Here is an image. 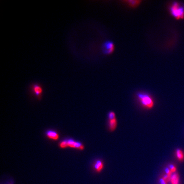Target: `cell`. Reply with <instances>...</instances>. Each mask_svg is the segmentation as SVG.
<instances>
[{
    "mask_svg": "<svg viewBox=\"0 0 184 184\" xmlns=\"http://www.w3.org/2000/svg\"><path fill=\"white\" fill-rule=\"evenodd\" d=\"M171 15L177 19H183L184 18V7L177 2H174L170 8Z\"/></svg>",
    "mask_w": 184,
    "mask_h": 184,
    "instance_id": "1",
    "label": "cell"
},
{
    "mask_svg": "<svg viewBox=\"0 0 184 184\" xmlns=\"http://www.w3.org/2000/svg\"><path fill=\"white\" fill-rule=\"evenodd\" d=\"M138 98L143 106L148 109H152L154 106V102L149 95L144 93L137 94Z\"/></svg>",
    "mask_w": 184,
    "mask_h": 184,
    "instance_id": "2",
    "label": "cell"
},
{
    "mask_svg": "<svg viewBox=\"0 0 184 184\" xmlns=\"http://www.w3.org/2000/svg\"><path fill=\"white\" fill-rule=\"evenodd\" d=\"M30 90L32 93L38 99H41V98L43 89L41 84L39 83L33 84L30 86Z\"/></svg>",
    "mask_w": 184,
    "mask_h": 184,
    "instance_id": "3",
    "label": "cell"
},
{
    "mask_svg": "<svg viewBox=\"0 0 184 184\" xmlns=\"http://www.w3.org/2000/svg\"><path fill=\"white\" fill-rule=\"evenodd\" d=\"M102 49V52L104 54L110 55L113 53L114 50V44L111 41H107L103 43Z\"/></svg>",
    "mask_w": 184,
    "mask_h": 184,
    "instance_id": "4",
    "label": "cell"
},
{
    "mask_svg": "<svg viewBox=\"0 0 184 184\" xmlns=\"http://www.w3.org/2000/svg\"><path fill=\"white\" fill-rule=\"evenodd\" d=\"M46 136L52 140L57 141L59 138V135L57 132H56L55 130H48L45 133Z\"/></svg>",
    "mask_w": 184,
    "mask_h": 184,
    "instance_id": "5",
    "label": "cell"
},
{
    "mask_svg": "<svg viewBox=\"0 0 184 184\" xmlns=\"http://www.w3.org/2000/svg\"><path fill=\"white\" fill-rule=\"evenodd\" d=\"M94 168L97 173L102 171L104 168V163L101 160H98L95 162L94 164Z\"/></svg>",
    "mask_w": 184,
    "mask_h": 184,
    "instance_id": "6",
    "label": "cell"
},
{
    "mask_svg": "<svg viewBox=\"0 0 184 184\" xmlns=\"http://www.w3.org/2000/svg\"><path fill=\"white\" fill-rule=\"evenodd\" d=\"M170 182L171 184H180V177L178 173H174L172 174Z\"/></svg>",
    "mask_w": 184,
    "mask_h": 184,
    "instance_id": "7",
    "label": "cell"
},
{
    "mask_svg": "<svg viewBox=\"0 0 184 184\" xmlns=\"http://www.w3.org/2000/svg\"><path fill=\"white\" fill-rule=\"evenodd\" d=\"M117 122L116 119L109 120V126L110 130L113 131L114 130H115L116 127H117Z\"/></svg>",
    "mask_w": 184,
    "mask_h": 184,
    "instance_id": "8",
    "label": "cell"
},
{
    "mask_svg": "<svg viewBox=\"0 0 184 184\" xmlns=\"http://www.w3.org/2000/svg\"><path fill=\"white\" fill-rule=\"evenodd\" d=\"M176 156L179 161L182 162L184 159V154L183 151L181 149H177L176 151Z\"/></svg>",
    "mask_w": 184,
    "mask_h": 184,
    "instance_id": "9",
    "label": "cell"
},
{
    "mask_svg": "<svg viewBox=\"0 0 184 184\" xmlns=\"http://www.w3.org/2000/svg\"><path fill=\"white\" fill-rule=\"evenodd\" d=\"M142 1H125L127 3L130 7H136L138 6L140 4V3Z\"/></svg>",
    "mask_w": 184,
    "mask_h": 184,
    "instance_id": "10",
    "label": "cell"
},
{
    "mask_svg": "<svg viewBox=\"0 0 184 184\" xmlns=\"http://www.w3.org/2000/svg\"><path fill=\"white\" fill-rule=\"evenodd\" d=\"M67 142H68V147L74 148V149L76 148L77 141H75L72 139H67Z\"/></svg>",
    "mask_w": 184,
    "mask_h": 184,
    "instance_id": "11",
    "label": "cell"
},
{
    "mask_svg": "<svg viewBox=\"0 0 184 184\" xmlns=\"http://www.w3.org/2000/svg\"><path fill=\"white\" fill-rule=\"evenodd\" d=\"M59 147L62 149L67 148L68 147L67 139H65L62 140L59 144Z\"/></svg>",
    "mask_w": 184,
    "mask_h": 184,
    "instance_id": "12",
    "label": "cell"
},
{
    "mask_svg": "<svg viewBox=\"0 0 184 184\" xmlns=\"http://www.w3.org/2000/svg\"><path fill=\"white\" fill-rule=\"evenodd\" d=\"M108 118H109V120L116 119L115 113L113 112H111L109 113Z\"/></svg>",
    "mask_w": 184,
    "mask_h": 184,
    "instance_id": "13",
    "label": "cell"
},
{
    "mask_svg": "<svg viewBox=\"0 0 184 184\" xmlns=\"http://www.w3.org/2000/svg\"><path fill=\"white\" fill-rule=\"evenodd\" d=\"M169 168L173 173H176L177 171V168L174 164H171L169 166Z\"/></svg>",
    "mask_w": 184,
    "mask_h": 184,
    "instance_id": "14",
    "label": "cell"
},
{
    "mask_svg": "<svg viewBox=\"0 0 184 184\" xmlns=\"http://www.w3.org/2000/svg\"><path fill=\"white\" fill-rule=\"evenodd\" d=\"M171 176H169V175H167V174H165L164 176H163V178L164 180L166 181L167 183L169 182L170 180V178H171Z\"/></svg>",
    "mask_w": 184,
    "mask_h": 184,
    "instance_id": "15",
    "label": "cell"
},
{
    "mask_svg": "<svg viewBox=\"0 0 184 184\" xmlns=\"http://www.w3.org/2000/svg\"><path fill=\"white\" fill-rule=\"evenodd\" d=\"M165 171L166 174H167V175H169V176H171L172 174H173L169 168H166L165 169Z\"/></svg>",
    "mask_w": 184,
    "mask_h": 184,
    "instance_id": "16",
    "label": "cell"
},
{
    "mask_svg": "<svg viewBox=\"0 0 184 184\" xmlns=\"http://www.w3.org/2000/svg\"><path fill=\"white\" fill-rule=\"evenodd\" d=\"M160 183L161 184H167V182L163 178L160 179Z\"/></svg>",
    "mask_w": 184,
    "mask_h": 184,
    "instance_id": "17",
    "label": "cell"
}]
</instances>
